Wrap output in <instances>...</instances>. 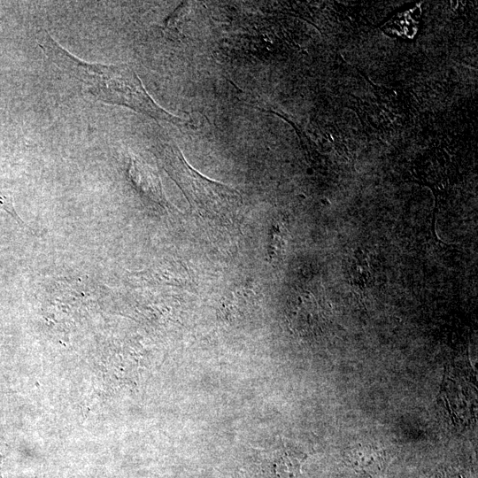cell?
Wrapping results in <instances>:
<instances>
[{"instance_id": "3957f363", "label": "cell", "mask_w": 478, "mask_h": 478, "mask_svg": "<svg viewBox=\"0 0 478 478\" xmlns=\"http://www.w3.org/2000/svg\"><path fill=\"white\" fill-rule=\"evenodd\" d=\"M244 466L251 478H297L305 456L293 447L283 444L276 449L251 450Z\"/></svg>"}, {"instance_id": "5b68a950", "label": "cell", "mask_w": 478, "mask_h": 478, "mask_svg": "<svg viewBox=\"0 0 478 478\" xmlns=\"http://www.w3.org/2000/svg\"><path fill=\"white\" fill-rule=\"evenodd\" d=\"M0 209L4 210L12 215L21 225H25L19 216L15 212L13 206V199L10 189H8L3 181H0Z\"/></svg>"}, {"instance_id": "7a4b0ae2", "label": "cell", "mask_w": 478, "mask_h": 478, "mask_svg": "<svg viewBox=\"0 0 478 478\" xmlns=\"http://www.w3.org/2000/svg\"><path fill=\"white\" fill-rule=\"evenodd\" d=\"M165 158L171 176L197 212L222 222L237 218L243 200L236 189L201 175L176 148L169 147Z\"/></svg>"}, {"instance_id": "277c9868", "label": "cell", "mask_w": 478, "mask_h": 478, "mask_svg": "<svg viewBox=\"0 0 478 478\" xmlns=\"http://www.w3.org/2000/svg\"><path fill=\"white\" fill-rule=\"evenodd\" d=\"M343 459L355 471L371 475L381 472L386 460L383 451L369 444H358L348 449Z\"/></svg>"}, {"instance_id": "6da1fadb", "label": "cell", "mask_w": 478, "mask_h": 478, "mask_svg": "<svg viewBox=\"0 0 478 478\" xmlns=\"http://www.w3.org/2000/svg\"><path fill=\"white\" fill-rule=\"evenodd\" d=\"M44 54L69 81L104 103L127 106L156 120L182 122L158 106L127 66L84 62L62 48L48 34L39 40Z\"/></svg>"}, {"instance_id": "8992f818", "label": "cell", "mask_w": 478, "mask_h": 478, "mask_svg": "<svg viewBox=\"0 0 478 478\" xmlns=\"http://www.w3.org/2000/svg\"><path fill=\"white\" fill-rule=\"evenodd\" d=\"M1 462H2V455H1V453H0V469H1ZM0 478H2V477H1V472H0Z\"/></svg>"}]
</instances>
